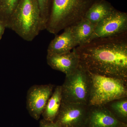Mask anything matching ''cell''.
I'll list each match as a JSON object with an SVG mask.
<instances>
[{
    "instance_id": "7a4b0ae2",
    "label": "cell",
    "mask_w": 127,
    "mask_h": 127,
    "mask_svg": "<svg viewBox=\"0 0 127 127\" xmlns=\"http://www.w3.org/2000/svg\"><path fill=\"white\" fill-rule=\"evenodd\" d=\"M97 0H52L46 30L57 35L81 20Z\"/></svg>"
},
{
    "instance_id": "3957f363",
    "label": "cell",
    "mask_w": 127,
    "mask_h": 127,
    "mask_svg": "<svg viewBox=\"0 0 127 127\" xmlns=\"http://www.w3.org/2000/svg\"><path fill=\"white\" fill-rule=\"evenodd\" d=\"M6 27L25 40H33L45 30L36 0H20Z\"/></svg>"
},
{
    "instance_id": "6da1fadb",
    "label": "cell",
    "mask_w": 127,
    "mask_h": 127,
    "mask_svg": "<svg viewBox=\"0 0 127 127\" xmlns=\"http://www.w3.org/2000/svg\"><path fill=\"white\" fill-rule=\"evenodd\" d=\"M75 49L79 65L89 72L127 82V32L94 39Z\"/></svg>"
},
{
    "instance_id": "277c9868",
    "label": "cell",
    "mask_w": 127,
    "mask_h": 127,
    "mask_svg": "<svg viewBox=\"0 0 127 127\" xmlns=\"http://www.w3.org/2000/svg\"><path fill=\"white\" fill-rule=\"evenodd\" d=\"M90 73L92 83L89 106L104 105L113 100L127 97V81Z\"/></svg>"
},
{
    "instance_id": "8992f818",
    "label": "cell",
    "mask_w": 127,
    "mask_h": 127,
    "mask_svg": "<svg viewBox=\"0 0 127 127\" xmlns=\"http://www.w3.org/2000/svg\"><path fill=\"white\" fill-rule=\"evenodd\" d=\"M127 32V14L115 9L95 26L89 42Z\"/></svg>"
},
{
    "instance_id": "2e32d148",
    "label": "cell",
    "mask_w": 127,
    "mask_h": 127,
    "mask_svg": "<svg viewBox=\"0 0 127 127\" xmlns=\"http://www.w3.org/2000/svg\"><path fill=\"white\" fill-rule=\"evenodd\" d=\"M20 0H0V20L5 26Z\"/></svg>"
},
{
    "instance_id": "ac0fdd59",
    "label": "cell",
    "mask_w": 127,
    "mask_h": 127,
    "mask_svg": "<svg viewBox=\"0 0 127 127\" xmlns=\"http://www.w3.org/2000/svg\"><path fill=\"white\" fill-rule=\"evenodd\" d=\"M40 127H61L54 122L42 119L40 122Z\"/></svg>"
},
{
    "instance_id": "5b68a950",
    "label": "cell",
    "mask_w": 127,
    "mask_h": 127,
    "mask_svg": "<svg viewBox=\"0 0 127 127\" xmlns=\"http://www.w3.org/2000/svg\"><path fill=\"white\" fill-rule=\"evenodd\" d=\"M92 78L90 73L79 65L70 75L66 76L62 85V102L88 105Z\"/></svg>"
},
{
    "instance_id": "ba28073f",
    "label": "cell",
    "mask_w": 127,
    "mask_h": 127,
    "mask_svg": "<svg viewBox=\"0 0 127 127\" xmlns=\"http://www.w3.org/2000/svg\"><path fill=\"white\" fill-rule=\"evenodd\" d=\"M54 88V85L50 84L34 85L29 89L27 95V108L34 119H40Z\"/></svg>"
},
{
    "instance_id": "7c38bea8",
    "label": "cell",
    "mask_w": 127,
    "mask_h": 127,
    "mask_svg": "<svg viewBox=\"0 0 127 127\" xmlns=\"http://www.w3.org/2000/svg\"><path fill=\"white\" fill-rule=\"evenodd\" d=\"M115 9L106 0H97L88 9L84 18L96 25Z\"/></svg>"
},
{
    "instance_id": "4fadbf2b",
    "label": "cell",
    "mask_w": 127,
    "mask_h": 127,
    "mask_svg": "<svg viewBox=\"0 0 127 127\" xmlns=\"http://www.w3.org/2000/svg\"><path fill=\"white\" fill-rule=\"evenodd\" d=\"M96 25L84 18L70 27L76 47L88 42Z\"/></svg>"
},
{
    "instance_id": "d6986e66",
    "label": "cell",
    "mask_w": 127,
    "mask_h": 127,
    "mask_svg": "<svg viewBox=\"0 0 127 127\" xmlns=\"http://www.w3.org/2000/svg\"><path fill=\"white\" fill-rule=\"evenodd\" d=\"M5 27H6L5 23L0 20V39L4 33Z\"/></svg>"
},
{
    "instance_id": "ffe728a7",
    "label": "cell",
    "mask_w": 127,
    "mask_h": 127,
    "mask_svg": "<svg viewBox=\"0 0 127 127\" xmlns=\"http://www.w3.org/2000/svg\"><path fill=\"white\" fill-rule=\"evenodd\" d=\"M121 127H127V124L123 125V126H122Z\"/></svg>"
},
{
    "instance_id": "30bf717a",
    "label": "cell",
    "mask_w": 127,
    "mask_h": 127,
    "mask_svg": "<svg viewBox=\"0 0 127 127\" xmlns=\"http://www.w3.org/2000/svg\"><path fill=\"white\" fill-rule=\"evenodd\" d=\"M46 59L47 64L52 69L62 72L66 76L74 72L79 66V56L75 48L64 54L47 53Z\"/></svg>"
},
{
    "instance_id": "e0dca14e",
    "label": "cell",
    "mask_w": 127,
    "mask_h": 127,
    "mask_svg": "<svg viewBox=\"0 0 127 127\" xmlns=\"http://www.w3.org/2000/svg\"><path fill=\"white\" fill-rule=\"evenodd\" d=\"M38 5L43 26L46 30L52 0H36Z\"/></svg>"
},
{
    "instance_id": "5bb4252c",
    "label": "cell",
    "mask_w": 127,
    "mask_h": 127,
    "mask_svg": "<svg viewBox=\"0 0 127 127\" xmlns=\"http://www.w3.org/2000/svg\"><path fill=\"white\" fill-rule=\"evenodd\" d=\"M42 113L43 119L54 122L58 114L62 101L61 86L56 87Z\"/></svg>"
},
{
    "instance_id": "9c48e42d",
    "label": "cell",
    "mask_w": 127,
    "mask_h": 127,
    "mask_svg": "<svg viewBox=\"0 0 127 127\" xmlns=\"http://www.w3.org/2000/svg\"><path fill=\"white\" fill-rule=\"evenodd\" d=\"M126 124L117 119L104 105L89 106L85 127H121Z\"/></svg>"
},
{
    "instance_id": "8fae6325",
    "label": "cell",
    "mask_w": 127,
    "mask_h": 127,
    "mask_svg": "<svg viewBox=\"0 0 127 127\" xmlns=\"http://www.w3.org/2000/svg\"><path fill=\"white\" fill-rule=\"evenodd\" d=\"M76 47L71 27L64 29L61 34L57 35L49 44L47 53L60 55L70 52Z\"/></svg>"
},
{
    "instance_id": "9a60e30c",
    "label": "cell",
    "mask_w": 127,
    "mask_h": 127,
    "mask_svg": "<svg viewBox=\"0 0 127 127\" xmlns=\"http://www.w3.org/2000/svg\"><path fill=\"white\" fill-rule=\"evenodd\" d=\"M104 106L119 121L127 124V97L111 101Z\"/></svg>"
},
{
    "instance_id": "52a82bcc",
    "label": "cell",
    "mask_w": 127,
    "mask_h": 127,
    "mask_svg": "<svg viewBox=\"0 0 127 127\" xmlns=\"http://www.w3.org/2000/svg\"><path fill=\"white\" fill-rule=\"evenodd\" d=\"M89 109L88 104L62 102L54 122L61 127H85Z\"/></svg>"
}]
</instances>
